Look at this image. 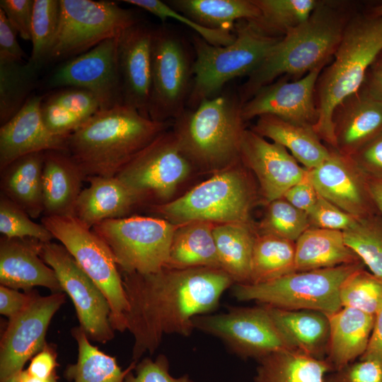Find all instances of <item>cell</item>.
Returning <instances> with one entry per match:
<instances>
[{
  "mask_svg": "<svg viewBox=\"0 0 382 382\" xmlns=\"http://www.w3.org/2000/svg\"><path fill=\"white\" fill-rule=\"evenodd\" d=\"M129 303L126 330L133 337L132 360L154 354L166 335L189 337L192 318L216 310L234 284L220 268L170 269L148 274L120 272Z\"/></svg>",
  "mask_w": 382,
  "mask_h": 382,
  "instance_id": "1",
  "label": "cell"
},
{
  "mask_svg": "<svg viewBox=\"0 0 382 382\" xmlns=\"http://www.w3.org/2000/svg\"><path fill=\"white\" fill-rule=\"evenodd\" d=\"M168 122L154 121L121 105L99 110L67 139V153L85 179L115 177L138 153L167 130Z\"/></svg>",
  "mask_w": 382,
  "mask_h": 382,
  "instance_id": "2",
  "label": "cell"
},
{
  "mask_svg": "<svg viewBox=\"0 0 382 382\" xmlns=\"http://www.w3.org/2000/svg\"><path fill=\"white\" fill-rule=\"evenodd\" d=\"M349 20L333 4L319 1L310 17L284 33L262 64L241 86L243 104L282 76L298 79L326 64L335 52Z\"/></svg>",
  "mask_w": 382,
  "mask_h": 382,
  "instance_id": "3",
  "label": "cell"
},
{
  "mask_svg": "<svg viewBox=\"0 0 382 382\" xmlns=\"http://www.w3.org/2000/svg\"><path fill=\"white\" fill-rule=\"evenodd\" d=\"M382 52V16H358L348 21L334 53V61L321 71L317 81L318 117L313 128L335 149V109L361 88L367 71Z\"/></svg>",
  "mask_w": 382,
  "mask_h": 382,
  "instance_id": "4",
  "label": "cell"
},
{
  "mask_svg": "<svg viewBox=\"0 0 382 382\" xmlns=\"http://www.w3.org/2000/svg\"><path fill=\"white\" fill-rule=\"evenodd\" d=\"M241 102L229 93L185 109L173 125L178 145L194 170L213 174L241 161L245 127Z\"/></svg>",
  "mask_w": 382,
  "mask_h": 382,
  "instance_id": "5",
  "label": "cell"
},
{
  "mask_svg": "<svg viewBox=\"0 0 382 382\" xmlns=\"http://www.w3.org/2000/svg\"><path fill=\"white\" fill-rule=\"evenodd\" d=\"M249 173L241 161L213 174L183 195L149 207L175 225L195 221L250 224L257 192Z\"/></svg>",
  "mask_w": 382,
  "mask_h": 382,
  "instance_id": "6",
  "label": "cell"
},
{
  "mask_svg": "<svg viewBox=\"0 0 382 382\" xmlns=\"http://www.w3.org/2000/svg\"><path fill=\"white\" fill-rule=\"evenodd\" d=\"M235 34L234 41L225 46L211 45L198 35L192 37L195 58L192 86L187 104L190 109L217 96L229 81L249 76L281 39L264 33L245 20L237 22Z\"/></svg>",
  "mask_w": 382,
  "mask_h": 382,
  "instance_id": "7",
  "label": "cell"
},
{
  "mask_svg": "<svg viewBox=\"0 0 382 382\" xmlns=\"http://www.w3.org/2000/svg\"><path fill=\"white\" fill-rule=\"evenodd\" d=\"M364 262L330 268L294 272L262 284H236L233 296L240 301H255L261 304L287 309H309L334 313L342 306L340 289Z\"/></svg>",
  "mask_w": 382,
  "mask_h": 382,
  "instance_id": "8",
  "label": "cell"
},
{
  "mask_svg": "<svg viewBox=\"0 0 382 382\" xmlns=\"http://www.w3.org/2000/svg\"><path fill=\"white\" fill-rule=\"evenodd\" d=\"M41 224L101 290L110 305V321L114 330L125 331L129 303L121 273L107 244L74 216H43Z\"/></svg>",
  "mask_w": 382,
  "mask_h": 382,
  "instance_id": "9",
  "label": "cell"
},
{
  "mask_svg": "<svg viewBox=\"0 0 382 382\" xmlns=\"http://www.w3.org/2000/svg\"><path fill=\"white\" fill-rule=\"evenodd\" d=\"M178 226L163 218L132 216L103 221L92 230L107 244L120 272L148 274L166 267Z\"/></svg>",
  "mask_w": 382,
  "mask_h": 382,
  "instance_id": "10",
  "label": "cell"
},
{
  "mask_svg": "<svg viewBox=\"0 0 382 382\" xmlns=\"http://www.w3.org/2000/svg\"><path fill=\"white\" fill-rule=\"evenodd\" d=\"M57 33L48 62L79 56L139 22L133 10L110 1L59 0Z\"/></svg>",
  "mask_w": 382,
  "mask_h": 382,
  "instance_id": "11",
  "label": "cell"
},
{
  "mask_svg": "<svg viewBox=\"0 0 382 382\" xmlns=\"http://www.w3.org/2000/svg\"><path fill=\"white\" fill-rule=\"evenodd\" d=\"M194 168L182 152L173 131L167 130L138 153L115 176L139 206L172 200Z\"/></svg>",
  "mask_w": 382,
  "mask_h": 382,
  "instance_id": "12",
  "label": "cell"
},
{
  "mask_svg": "<svg viewBox=\"0 0 382 382\" xmlns=\"http://www.w3.org/2000/svg\"><path fill=\"white\" fill-rule=\"evenodd\" d=\"M195 329L221 340L243 359L257 360L273 352L295 350L282 333L267 305L227 306L218 314H201L192 318Z\"/></svg>",
  "mask_w": 382,
  "mask_h": 382,
  "instance_id": "13",
  "label": "cell"
},
{
  "mask_svg": "<svg viewBox=\"0 0 382 382\" xmlns=\"http://www.w3.org/2000/svg\"><path fill=\"white\" fill-rule=\"evenodd\" d=\"M193 81V62L180 38L166 28L154 30L149 117L175 120L186 109Z\"/></svg>",
  "mask_w": 382,
  "mask_h": 382,
  "instance_id": "14",
  "label": "cell"
},
{
  "mask_svg": "<svg viewBox=\"0 0 382 382\" xmlns=\"http://www.w3.org/2000/svg\"><path fill=\"white\" fill-rule=\"evenodd\" d=\"M40 255L55 272L71 299L80 327L89 340L106 343L114 337L109 303L98 286L78 265L62 244L42 243Z\"/></svg>",
  "mask_w": 382,
  "mask_h": 382,
  "instance_id": "15",
  "label": "cell"
},
{
  "mask_svg": "<svg viewBox=\"0 0 382 382\" xmlns=\"http://www.w3.org/2000/svg\"><path fill=\"white\" fill-rule=\"evenodd\" d=\"M117 42L118 36L106 40L66 60L51 76L50 86L86 90L96 98L100 110L124 105Z\"/></svg>",
  "mask_w": 382,
  "mask_h": 382,
  "instance_id": "16",
  "label": "cell"
},
{
  "mask_svg": "<svg viewBox=\"0 0 382 382\" xmlns=\"http://www.w3.org/2000/svg\"><path fill=\"white\" fill-rule=\"evenodd\" d=\"M65 298L62 292L41 296L35 291L28 306L8 319L0 343V382L23 370L25 363L46 346L49 325Z\"/></svg>",
  "mask_w": 382,
  "mask_h": 382,
  "instance_id": "17",
  "label": "cell"
},
{
  "mask_svg": "<svg viewBox=\"0 0 382 382\" xmlns=\"http://www.w3.org/2000/svg\"><path fill=\"white\" fill-rule=\"evenodd\" d=\"M324 66L321 65L293 81L282 78L261 88L241 105L244 121L270 115L313 127L318 117L314 96Z\"/></svg>",
  "mask_w": 382,
  "mask_h": 382,
  "instance_id": "18",
  "label": "cell"
},
{
  "mask_svg": "<svg viewBox=\"0 0 382 382\" xmlns=\"http://www.w3.org/2000/svg\"><path fill=\"white\" fill-rule=\"evenodd\" d=\"M241 161L255 175L266 204L282 197L308 171L286 148L267 141L251 129L243 132Z\"/></svg>",
  "mask_w": 382,
  "mask_h": 382,
  "instance_id": "19",
  "label": "cell"
},
{
  "mask_svg": "<svg viewBox=\"0 0 382 382\" xmlns=\"http://www.w3.org/2000/svg\"><path fill=\"white\" fill-rule=\"evenodd\" d=\"M308 175L320 196L355 219L378 213L366 175L349 156L332 149L330 156L317 168L309 170Z\"/></svg>",
  "mask_w": 382,
  "mask_h": 382,
  "instance_id": "20",
  "label": "cell"
},
{
  "mask_svg": "<svg viewBox=\"0 0 382 382\" xmlns=\"http://www.w3.org/2000/svg\"><path fill=\"white\" fill-rule=\"evenodd\" d=\"M154 30L139 22L118 35L117 58L123 103L149 117Z\"/></svg>",
  "mask_w": 382,
  "mask_h": 382,
  "instance_id": "21",
  "label": "cell"
},
{
  "mask_svg": "<svg viewBox=\"0 0 382 382\" xmlns=\"http://www.w3.org/2000/svg\"><path fill=\"white\" fill-rule=\"evenodd\" d=\"M43 97L30 96L23 108L0 127V170L16 159L33 153L67 151L69 137L54 134L41 114Z\"/></svg>",
  "mask_w": 382,
  "mask_h": 382,
  "instance_id": "22",
  "label": "cell"
},
{
  "mask_svg": "<svg viewBox=\"0 0 382 382\" xmlns=\"http://www.w3.org/2000/svg\"><path fill=\"white\" fill-rule=\"evenodd\" d=\"M41 242L37 239L0 238L1 285L24 291L44 286L52 293L62 292L54 271L41 258Z\"/></svg>",
  "mask_w": 382,
  "mask_h": 382,
  "instance_id": "23",
  "label": "cell"
},
{
  "mask_svg": "<svg viewBox=\"0 0 382 382\" xmlns=\"http://www.w3.org/2000/svg\"><path fill=\"white\" fill-rule=\"evenodd\" d=\"M332 121L335 149L350 157L382 132V103L359 90L335 109Z\"/></svg>",
  "mask_w": 382,
  "mask_h": 382,
  "instance_id": "24",
  "label": "cell"
},
{
  "mask_svg": "<svg viewBox=\"0 0 382 382\" xmlns=\"http://www.w3.org/2000/svg\"><path fill=\"white\" fill-rule=\"evenodd\" d=\"M85 176L64 151L45 152L42 167L43 216H74Z\"/></svg>",
  "mask_w": 382,
  "mask_h": 382,
  "instance_id": "25",
  "label": "cell"
},
{
  "mask_svg": "<svg viewBox=\"0 0 382 382\" xmlns=\"http://www.w3.org/2000/svg\"><path fill=\"white\" fill-rule=\"evenodd\" d=\"M88 187L77 199L74 216L88 228L112 219L125 217L139 207L130 191L117 177L91 176Z\"/></svg>",
  "mask_w": 382,
  "mask_h": 382,
  "instance_id": "26",
  "label": "cell"
},
{
  "mask_svg": "<svg viewBox=\"0 0 382 382\" xmlns=\"http://www.w3.org/2000/svg\"><path fill=\"white\" fill-rule=\"evenodd\" d=\"M327 315L330 338L325 359L335 371L363 355L371 336L374 316L350 307H342Z\"/></svg>",
  "mask_w": 382,
  "mask_h": 382,
  "instance_id": "27",
  "label": "cell"
},
{
  "mask_svg": "<svg viewBox=\"0 0 382 382\" xmlns=\"http://www.w3.org/2000/svg\"><path fill=\"white\" fill-rule=\"evenodd\" d=\"M251 129L283 146L308 170L319 166L330 154V149L322 144L313 126L265 115L257 117Z\"/></svg>",
  "mask_w": 382,
  "mask_h": 382,
  "instance_id": "28",
  "label": "cell"
},
{
  "mask_svg": "<svg viewBox=\"0 0 382 382\" xmlns=\"http://www.w3.org/2000/svg\"><path fill=\"white\" fill-rule=\"evenodd\" d=\"M267 307L276 325L296 351L325 359L330 338L327 313L309 309Z\"/></svg>",
  "mask_w": 382,
  "mask_h": 382,
  "instance_id": "29",
  "label": "cell"
},
{
  "mask_svg": "<svg viewBox=\"0 0 382 382\" xmlns=\"http://www.w3.org/2000/svg\"><path fill=\"white\" fill-rule=\"evenodd\" d=\"M45 152L23 156L0 170V190L30 218L43 214L42 167Z\"/></svg>",
  "mask_w": 382,
  "mask_h": 382,
  "instance_id": "30",
  "label": "cell"
},
{
  "mask_svg": "<svg viewBox=\"0 0 382 382\" xmlns=\"http://www.w3.org/2000/svg\"><path fill=\"white\" fill-rule=\"evenodd\" d=\"M361 262L346 244L343 232L310 227L295 242L296 272Z\"/></svg>",
  "mask_w": 382,
  "mask_h": 382,
  "instance_id": "31",
  "label": "cell"
},
{
  "mask_svg": "<svg viewBox=\"0 0 382 382\" xmlns=\"http://www.w3.org/2000/svg\"><path fill=\"white\" fill-rule=\"evenodd\" d=\"M215 224L195 221L178 225L173 236L165 267L221 269L213 235Z\"/></svg>",
  "mask_w": 382,
  "mask_h": 382,
  "instance_id": "32",
  "label": "cell"
},
{
  "mask_svg": "<svg viewBox=\"0 0 382 382\" xmlns=\"http://www.w3.org/2000/svg\"><path fill=\"white\" fill-rule=\"evenodd\" d=\"M170 7L198 24L234 32L237 22L255 21L261 13L253 0H172Z\"/></svg>",
  "mask_w": 382,
  "mask_h": 382,
  "instance_id": "33",
  "label": "cell"
},
{
  "mask_svg": "<svg viewBox=\"0 0 382 382\" xmlns=\"http://www.w3.org/2000/svg\"><path fill=\"white\" fill-rule=\"evenodd\" d=\"M220 267L236 284H249L256 232L251 224H216L213 229Z\"/></svg>",
  "mask_w": 382,
  "mask_h": 382,
  "instance_id": "34",
  "label": "cell"
},
{
  "mask_svg": "<svg viewBox=\"0 0 382 382\" xmlns=\"http://www.w3.org/2000/svg\"><path fill=\"white\" fill-rule=\"evenodd\" d=\"M257 361L254 382H325L332 371L326 359L295 350L273 352Z\"/></svg>",
  "mask_w": 382,
  "mask_h": 382,
  "instance_id": "35",
  "label": "cell"
},
{
  "mask_svg": "<svg viewBox=\"0 0 382 382\" xmlns=\"http://www.w3.org/2000/svg\"><path fill=\"white\" fill-rule=\"evenodd\" d=\"M71 333L78 345V357L75 364L66 368L64 376L74 382H125L129 373L137 362L132 363L122 370L115 357L110 356L93 346L84 330L74 328Z\"/></svg>",
  "mask_w": 382,
  "mask_h": 382,
  "instance_id": "36",
  "label": "cell"
},
{
  "mask_svg": "<svg viewBox=\"0 0 382 382\" xmlns=\"http://www.w3.org/2000/svg\"><path fill=\"white\" fill-rule=\"evenodd\" d=\"M294 272L295 242L256 233L249 284L265 283Z\"/></svg>",
  "mask_w": 382,
  "mask_h": 382,
  "instance_id": "37",
  "label": "cell"
},
{
  "mask_svg": "<svg viewBox=\"0 0 382 382\" xmlns=\"http://www.w3.org/2000/svg\"><path fill=\"white\" fill-rule=\"evenodd\" d=\"M39 69L27 62L0 59V124L23 108L34 88Z\"/></svg>",
  "mask_w": 382,
  "mask_h": 382,
  "instance_id": "38",
  "label": "cell"
},
{
  "mask_svg": "<svg viewBox=\"0 0 382 382\" xmlns=\"http://www.w3.org/2000/svg\"><path fill=\"white\" fill-rule=\"evenodd\" d=\"M260 18L250 21L264 33H285L305 22L317 7L316 0H253Z\"/></svg>",
  "mask_w": 382,
  "mask_h": 382,
  "instance_id": "39",
  "label": "cell"
},
{
  "mask_svg": "<svg viewBox=\"0 0 382 382\" xmlns=\"http://www.w3.org/2000/svg\"><path fill=\"white\" fill-rule=\"evenodd\" d=\"M342 232L346 244L372 274L382 279V216L376 213L357 219Z\"/></svg>",
  "mask_w": 382,
  "mask_h": 382,
  "instance_id": "40",
  "label": "cell"
},
{
  "mask_svg": "<svg viewBox=\"0 0 382 382\" xmlns=\"http://www.w3.org/2000/svg\"><path fill=\"white\" fill-rule=\"evenodd\" d=\"M60 17L59 0H34L31 42L28 62L39 69L48 62L57 33Z\"/></svg>",
  "mask_w": 382,
  "mask_h": 382,
  "instance_id": "41",
  "label": "cell"
},
{
  "mask_svg": "<svg viewBox=\"0 0 382 382\" xmlns=\"http://www.w3.org/2000/svg\"><path fill=\"white\" fill-rule=\"evenodd\" d=\"M310 227L308 214L281 197L267 204L265 215L257 233L296 242Z\"/></svg>",
  "mask_w": 382,
  "mask_h": 382,
  "instance_id": "42",
  "label": "cell"
},
{
  "mask_svg": "<svg viewBox=\"0 0 382 382\" xmlns=\"http://www.w3.org/2000/svg\"><path fill=\"white\" fill-rule=\"evenodd\" d=\"M342 307H350L374 316L382 308V279L359 270L343 283L340 293Z\"/></svg>",
  "mask_w": 382,
  "mask_h": 382,
  "instance_id": "43",
  "label": "cell"
},
{
  "mask_svg": "<svg viewBox=\"0 0 382 382\" xmlns=\"http://www.w3.org/2000/svg\"><path fill=\"white\" fill-rule=\"evenodd\" d=\"M0 232L7 238H30L43 243L50 242L54 238L44 225L34 222L24 210L1 193Z\"/></svg>",
  "mask_w": 382,
  "mask_h": 382,
  "instance_id": "44",
  "label": "cell"
},
{
  "mask_svg": "<svg viewBox=\"0 0 382 382\" xmlns=\"http://www.w3.org/2000/svg\"><path fill=\"white\" fill-rule=\"evenodd\" d=\"M122 2L143 8L160 18L163 22L168 18H171L186 24L197 33L198 36L213 45H228L233 42L236 38L235 31L229 32L204 27L175 11L167 3L159 0H123Z\"/></svg>",
  "mask_w": 382,
  "mask_h": 382,
  "instance_id": "45",
  "label": "cell"
},
{
  "mask_svg": "<svg viewBox=\"0 0 382 382\" xmlns=\"http://www.w3.org/2000/svg\"><path fill=\"white\" fill-rule=\"evenodd\" d=\"M308 215L311 227L340 231L351 228L357 220L319 194Z\"/></svg>",
  "mask_w": 382,
  "mask_h": 382,
  "instance_id": "46",
  "label": "cell"
},
{
  "mask_svg": "<svg viewBox=\"0 0 382 382\" xmlns=\"http://www.w3.org/2000/svg\"><path fill=\"white\" fill-rule=\"evenodd\" d=\"M169 369V361L164 354H159L154 360L146 357L137 363L125 382H194L188 374L172 376Z\"/></svg>",
  "mask_w": 382,
  "mask_h": 382,
  "instance_id": "47",
  "label": "cell"
},
{
  "mask_svg": "<svg viewBox=\"0 0 382 382\" xmlns=\"http://www.w3.org/2000/svg\"><path fill=\"white\" fill-rule=\"evenodd\" d=\"M66 88L47 97L85 122L100 110L98 102L89 91L75 87Z\"/></svg>",
  "mask_w": 382,
  "mask_h": 382,
  "instance_id": "48",
  "label": "cell"
},
{
  "mask_svg": "<svg viewBox=\"0 0 382 382\" xmlns=\"http://www.w3.org/2000/svg\"><path fill=\"white\" fill-rule=\"evenodd\" d=\"M41 114L47 129L58 136L69 137L85 122L81 117L54 103L47 97L42 98Z\"/></svg>",
  "mask_w": 382,
  "mask_h": 382,
  "instance_id": "49",
  "label": "cell"
},
{
  "mask_svg": "<svg viewBox=\"0 0 382 382\" xmlns=\"http://www.w3.org/2000/svg\"><path fill=\"white\" fill-rule=\"evenodd\" d=\"M325 382H382V364L373 359H359L331 371Z\"/></svg>",
  "mask_w": 382,
  "mask_h": 382,
  "instance_id": "50",
  "label": "cell"
},
{
  "mask_svg": "<svg viewBox=\"0 0 382 382\" xmlns=\"http://www.w3.org/2000/svg\"><path fill=\"white\" fill-rule=\"evenodd\" d=\"M34 0H1L0 9L25 40H31Z\"/></svg>",
  "mask_w": 382,
  "mask_h": 382,
  "instance_id": "51",
  "label": "cell"
},
{
  "mask_svg": "<svg viewBox=\"0 0 382 382\" xmlns=\"http://www.w3.org/2000/svg\"><path fill=\"white\" fill-rule=\"evenodd\" d=\"M350 158L366 176L382 178V132Z\"/></svg>",
  "mask_w": 382,
  "mask_h": 382,
  "instance_id": "52",
  "label": "cell"
},
{
  "mask_svg": "<svg viewBox=\"0 0 382 382\" xmlns=\"http://www.w3.org/2000/svg\"><path fill=\"white\" fill-rule=\"evenodd\" d=\"M18 33L0 9V59L23 62L26 54L20 46Z\"/></svg>",
  "mask_w": 382,
  "mask_h": 382,
  "instance_id": "53",
  "label": "cell"
},
{
  "mask_svg": "<svg viewBox=\"0 0 382 382\" xmlns=\"http://www.w3.org/2000/svg\"><path fill=\"white\" fill-rule=\"evenodd\" d=\"M318 197V193L310 179L308 170L305 177L290 187L282 197L296 208L308 214L316 204Z\"/></svg>",
  "mask_w": 382,
  "mask_h": 382,
  "instance_id": "54",
  "label": "cell"
},
{
  "mask_svg": "<svg viewBox=\"0 0 382 382\" xmlns=\"http://www.w3.org/2000/svg\"><path fill=\"white\" fill-rule=\"evenodd\" d=\"M35 291L21 293L3 285L0 286V313L8 319L23 311L31 301Z\"/></svg>",
  "mask_w": 382,
  "mask_h": 382,
  "instance_id": "55",
  "label": "cell"
},
{
  "mask_svg": "<svg viewBox=\"0 0 382 382\" xmlns=\"http://www.w3.org/2000/svg\"><path fill=\"white\" fill-rule=\"evenodd\" d=\"M57 355L51 347L46 346L32 359L27 371L40 378H49L56 375Z\"/></svg>",
  "mask_w": 382,
  "mask_h": 382,
  "instance_id": "56",
  "label": "cell"
},
{
  "mask_svg": "<svg viewBox=\"0 0 382 382\" xmlns=\"http://www.w3.org/2000/svg\"><path fill=\"white\" fill-rule=\"evenodd\" d=\"M359 359H373L382 364V308L374 315L369 343Z\"/></svg>",
  "mask_w": 382,
  "mask_h": 382,
  "instance_id": "57",
  "label": "cell"
},
{
  "mask_svg": "<svg viewBox=\"0 0 382 382\" xmlns=\"http://www.w3.org/2000/svg\"><path fill=\"white\" fill-rule=\"evenodd\" d=\"M360 91L371 99L382 103V70L372 69ZM362 85V86H363Z\"/></svg>",
  "mask_w": 382,
  "mask_h": 382,
  "instance_id": "58",
  "label": "cell"
},
{
  "mask_svg": "<svg viewBox=\"0 0 382 382\" xmlns=\"http://www.w3.org/2000/svg\"><path fill=\"white\" fill-rule=\"evenodd\" d=\"M369 192L378 213L382 216V178L366 176Z\"/></svg>",
  "mask_w": 382,
  "mask_h": 382,
  "instance_id": "59",
  "label": "cell"
},
{
  "mask_svg": "<svg viewBox=\"0 0 382 382\" xmlns=\"http://www.w3.org/2000/svg\"><path fill=\"white\" fill-rule=\"evenodd\" d=\"M18 382H58L57 376L49 378H40L30 375L26 369H23L14 375Z\"/></svg>",
  "mask_w": 382,
  "mask_h": 382,
  "instance_id": "60",
  "label": "cell"
},
{
  "mask_svg": "<svg viewBox=\"0 0 382 382\" xmlns=\"http://www.w3.org/2000/svg\"><path fill=\"white\" fill-rule=\"evenodd\" d=\"M372 69L382 70V53H381L371 66Z\"/></svg>",
  "mask_w": 382,
  "mask_h": 382,
  "instance_id": "61",
  "label": "cell"
},
{
  "mask_svg": "<svg viewBox=\"0 0 382 382\" xmlns=\"http://www.w3.org/2000/svg\"><path fill=\"white\" fill-rule=\"evenodd\" d=\"M371 14L375 16H382V4L375 7Z\"/></svg>",
  "mask_w": 382,
  "mask_h": 382,
  "instance_id": "62",
  "label": "cell"
},
{
  "mask_svg": "<svg viewBox=\"0 0 382 382\" xmlns=\"http://www.w3.org/2000/svg\"><path fill=\"white\" fill-rule=\"evenodd\" d=\"M6 382H18V381H17L16 377L13 376V377H11L8 380H7Z\"/></svg>",
  "mask_w": 382,
  "mask_h": 382,
  "instance_id": "63",
  "label": "cell"
}]
</instances>
